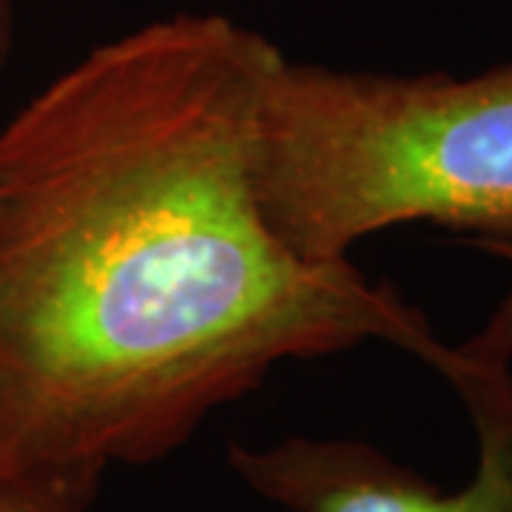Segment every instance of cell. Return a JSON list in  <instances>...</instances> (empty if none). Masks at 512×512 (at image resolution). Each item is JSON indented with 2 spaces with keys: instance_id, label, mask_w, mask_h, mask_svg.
<instances>
[{
  "instance_id": "obj_1",
  "label": "cell",
  "mask_w": 512,
  "mask_h": 512,
  "mask_svg": "<svg viewBox=\"0 0 512 512\" xmlns=\"http://www.w3.org/2000/svg\"><path fill=\"white\" fill-rule=\"evenodd\" d=\"M285 55L225 15L100 43L0 128V470L94 504L279 362L382 339L444 370L424 313L279 239L254 183Z\"/></svg>"
},
{
  "instance_id": "obj_2",
  "label": "cell",
  "mask_w": 512,
  "mask_h": 512,
  "mask_svg": "<svg viewBox=\"0 0 512 512\" xmlns=\"http://www.w3.org/2000/svg\"><path fill=\"white\" fill-rule=\"evenodd\" d=\"M254 183L265 220L308 262H342L402 222L512 234V63L339 72L282 55L259 111Z\"/></svg>"
},
{
  "instance_id": "obj_3",
  "label": "cell",
  "mask_w": 512,
  "mask_h": 512,
  "mask_svg": "<svg viewBox=\"0 0 512 512\" xmlns=\"http://www.w3.org/2000/svg\"><path fill=\"white\" fill-rule=\"evenodd\" d=\"M441 376L476 430V470L458 490H441L359 439L231 441L228 464L251 493L288 512H512V365L476 362L453 348Z\"/></svg>"
},
{
  "instance_id": "obj_4",
  "label": "cell",
  "mask_w": 512,
  "mask_h": 512,
  "mask_svg": "<svg viewBox=\"0 0 512 512\" xmlns=\"http://www.w3.org/2000/svg\"><path fill=\"white\" fill-rule=\"evenodd\" d=\"M473 248H481L490 256L504 259L512 268V234L510 237H467ZM458 350L467 359L490 362V365H512V282L510 291L498 302V308L490 313L487 325L478 330L473 339H467Z\"/></svg>"
},
{
  "instance_id": "obj_5",
  "label": "cell",
  "mask_w": 512,
  "mask_h": 512,
  "mask_svg": "<svg viewBox=\"0 0 512 512\" xmlns=\"http://www.w3.org/2000/svg\"><path fill=\"white\" fill-rule=\"evenodd\" d=\"M92 504H83L72 495L57 493L37 481L20 478L0 470V512H89Z\"/></svg>"
},
{
  "instance_id": "obj_6",
  "label": "cell",
  "mask_w": 512,
  "mask_h": 512,
  "mask_svg": "<svg viewBox=\"0 0 512 512\" xmlns=\"http://www.w3.org/2000/svg\"><path fill=\"white\" fill-rule=\"evenodd\" d=\"M15 49V0H0V66Z\"/></svg>"
}]
</instances>
